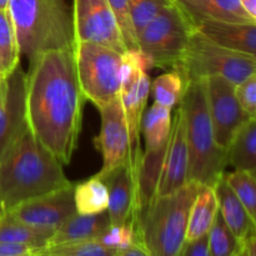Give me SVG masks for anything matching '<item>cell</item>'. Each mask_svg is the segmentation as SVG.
<instances>
[{"mask_svg": "<svg viewBox=\"0 0 256 256\" xmlns=\"http://www.w3.org/2000/svg\"><path fill=\"white\" fill-rule=\"evenodd\" d=\"M178 256H209L208 250V235L194 240V242H185L182 252Z\"/></svg>", "mask_w": 256, "mask_h": 256, "instance_id": "obj_35", "label": "cell"}, {"mask_svg": "<svg viewBox=\"0 0 256 256\" xmlns=\"http://www.w3.org/2000/svg\"><path fill=\"white\" fill-rule=\"evenodd\" d=\"M194 29L182 9L172 2L138 34V49L149 58L152 66L175 70Z\"/></svg>", "mask_w": 256, "mask_h": 256, "instance_id": "obj_8", "label": "cell"}, {"mask_svg": "<svg viewBox=\"0 0 256 256\" xmlns=\"http://www.w3.org/2000/svg\"><path fill=\"white\" fill-rule=\"evenodd\" d=\"M108 186L99 176L75 184L74 202L78 214H99L108 209Z\"/></svg>", "mask_w": 256, "mask_h": 256, "instance_id": "obj_23", "label": "cell"}, {"mask_svg": "<svg viewBox=\"0 0 256 256\" xmlns=\"http://www.w3.org/2000/svg\"><path fill=\"white\" fill-rule=\"evenodd\" d=\"M9 0H0V9H6Z\"/></svg>", "mask_w": 256, "mask_h": 256, "instance_id": "obj_38", "label": "cell"}, {"mask_svg": "<svg viewBox=\"0 0 256 256\" xmlns=\"http://www.w3.org/2000/svg\"><path fill=\"white\" fill-rule=\"evenodd\" d=\"M224 178L232 192H235L242 204L246 209L254 222H256V184L255 172L235 170L232 172H224Z\"/></svg>", "mask_w": 256, "mask_h": 256, "instance_id": "obj_28", "label": "cell"}, {"mask_svg": "<svg viewBox=\"0 0 256 256\" xmlns=\"http://www.w3.org/2000/svg\"><path fill=\"white\" fill-rule=\"evenodd\" d=\"M218 210L219 208L212 186L200 185L196 198L190 208L185 242H194L208 235L216 216Z\"/></svg>", "mask_w": 256, "mask_h": 256, "instance_id": "obj_20", "label": "cell"}, {"mask_svg": "<svg viewBox=\"0 0 256 256\" xmlns=\"http://www.w3.org/2000/svg\"><path fill=\"white\" fill-rule=\"evenodd\" d=\"M98 110L102 116V128L94 144L102 156L99 174H105L120 165L129 164V132L120 95Z\"/></svg>", "mask_w": 256, "mask_h": 256, "instance_id": "obj_11", "label": "cell"}, {"mask_svg": "<svg viewBox=\"0 0 256 256\" xmlns=\"http://www.w3.org/2000/svg\"><path fill=\"white\" fill-rule=\"evenodd\" d=\"M35 256H60V255H55V254H50V252H39V254H36Z\"/></svg>", "mask_w": 256, "mask_h": 256, "instance_id": "obj_39", "label": "cell"}, {"mask_svg": "<svg viewBox=\"0 0 256 256\" xmlns=\"http://www.w3.org/2000/svg\"><path fill=\"white\" fill-rule=\"evenodd\" d=\"M228 165L235 170L255 172L256 169V119L248 120L236 132L226 149Z\"/></svg>", "mask_w": 256, "mask_h": 256, "instance_id": "obj_21", "label": "cell"}, {"mask_svg": "<svg viewBox=\"0 0 256 256\" xmlns=\"http://www.w3.org/2000/svg\"><path fill=\"white\" fill-rule=\"evenodd\" d=\"M172 110L154 102L142 120L145 150L158 149L166 144L172 129Z\"/></svg>", "mask_w": 256, "mask_h": 256, "instance_id": "obj_24", "label": "cell"}, {"mask_svg": "<svg viewBox=\"0 0 256 256\" xmlns=\"http://www.w3.org/2000/svg\"><path fill=\"white\" fill-rule=\"evenodd\" d=\"M74 58L85 99L100 108L119 96L122 54L96 42H76Z\"/></svg>", "mask_w": 256, "mask_h": 256, "instance_id": "obj_7", "label": "cell"}, {"mask_svg": "<svg viewBox=\"0 0 256 256\" xmlns=\"http://www.w3.org/2000/svg\"><path fill=\"white\" fill-rule=\"evenodd\" d=\"M182 9L192 26L202 22H256L244 9L240 0H172Z\"/></svg>", "mask_w": 256, "mask_h": 256, "instance_id": "obj_16", "label": "cell"}, {"mask_svg": "<svg viewBox=\"0 0 256 256\" xmlns=\"http://www.w3.org/2000/svg\"><path fill=\"white\" fill-rule=\"evenodd\" d=\"M189 150L186 142V125L184 112L178 108L172 120L169 142L162 162V174L156 186V196H165L182 189L188 182Z\"/></svg>", "mask_w": 256, "mask_h": 256, "instance_id": "obj_13", "label": "cell"}, {"mask_svg": "<svg viewBox=\"0 0 256 256\" xmlns=\"http://www.w3.org/2000/svg\"><path fill=\"white\" fill-rule=\"evenodd\" d=\"M42 250L18 242H0V256H35Z\"/></svg>", "mask_w": 256, "mask_h": 256, "instance_id": "obj_34", "label": "cell"}, {"mask_svg": "<svg viewBox=\"0 0 256 256\" xmlns=\"http://www.w3.org/2000/svg\"><path fill=\"white\" fill-rule=\"evenodd\" d=\"M240 4H242V9L256 20V0H240Z\"/></svg>", "mask_w": 256, "mask_h": 256, "instance_id": "obj_37", "label": "cell"}, {"mask_svg": "<svg viewBox=\"0 0 256 256\" xmlns=\"http://www.w3.org/2000/svg\"><path fill=\"white\" fill-rule=\"evenodd\" d=\"M108 2H109L115 22L119 26L120 32H122L126 50H139L138 49L136 32H135L132 18H130L128 0H108Z\"/></svg>", "mask_w": 256, "mask_h": 256, "instance_id": "obj_31", "label": "cell"}, {"mask_svg": "<svg viewBox=\"0 0 256 256\" xmlns=\"http://www.w3.org/2000/svg\"><path fill=\"white\" fill-rule=\"evenodd\" d=\"M42 252L60 256H116L120 250L106 246L94 239L52 245V246L45 248Z\"/></svg>", "mask_w": 256, "mask_h": 256, "instance_id": "obj_29", "label": "cell"}, {"mask_svg": "<svg viewBox=\"0 0 256 256\" xmlns=\"http://www.w3.org/2000/svg\"><path fill=\"white\" fill-rule=\"evenodd\" d=\"M208 108L218 146L226 150L238 130L252 116L240 106L235 96V85L215 75L205 79Z\"/></svg>", "mask_w": 256, "mask_h": 256, "instance_id": "obj_10", "label": "cell"}, {"mask_svg": "<svg viewBox=\"0 0 256 256\" xmlns=\"http://www.w3.org/2000/svg\"><path fill=\"white\" fill-rule=\"evenodd\" d=\"M185 82L182 75L176 70L160 75L154 80L150 89L152 92L154 102L172 110L175 105L180 102L182 94L185 92Z\"/></svg>", "mask_w": 256, "mask_h": 256, "instance_id": "obj_27", "label": "cell"}, {"mask_svg": "<svg viewBox=\"0 0 256 256\" xmlns=\"http://www.w3.org/2000/svg\"><path fill=\"white\" fill-rule=\"evenodd\" d=\"M4 212H4V210L2 209V206H0V215H2V214H4Z\"/></svg>", "mask_w": 256, "mask_h": 256, "instance_id": "obj_41", "label": "cell"}, {"mask_svg": "<svg viewBox=\"0 0 256 256\" xmlns=\"http://www.w3.org/2000/svg\"><path fill=\"white\" fill-rule=\"evenodd\" d=\"M96 240L106 246L114 248L116 250L125 249V248L130 246L132 242H138L134 222H128V224L120 225V226L110 225Z\"/></svg>", "mask_w": 256, "mask_h": 256, "instance_id": "obj_32", "label": "cell"}, {"mask_svg": "<svg viewBox=\"0 0 256 256\" xmlns=\"http://www.w3.org/2000/svg\"><path fill=\"white\" fill-rule=\"evenodd\" d=\"M20 64V50L16 32L9 12L0 9V76L12 74Z\"/></svg>", "mask_w": 256, "mask_h": 256, "instance_id": "obj_25", "label": "cell"}, {"mask_svg": "<svg viewBox=\"0 0 256 256\" xmlns=\"http://www.w3.org/2000/svg\"><path fill=\"white\" fill-rule=\"evenodd\" d=\"M55 232L39 229L20 222L10 212L0 215V242H18L42 250L48 248Z\"/></svg>", "mask_w": 256, "mask_h": 256, "instance_id": "obj_22", "label": "cell"}, {"mask_svg": "<svg viewBox=\"0 0 256 256\" xmlns=\"http://www.w3.org/2000/svg\"><path fill=\"white\" fill-rule=\"evenodd\" d=\"M6 10L29 62L49 50H74L72 12L64 0H9Z\"/></svg>", "mask_w": 256, "mask_h": 256, "instance_id": "obj_3", "label": "cell"}, {"mask_svg": "<svg viewBox=\"0 0 256 256\" xmlns=\"http://www.w3.org/2000/svg\"><path fill=\"white\" fill-rule=\"evenodd\" d=\"M109 226L110 219L106 210L99 214H78L76 212L59 229L55 230L48 246L98 239Z\"/></svg>", "mask_w": 256, "mask_h": 256, "instance_id": "obj_19", "label": "cell"}, {"mask_svg": "<svg viewBox=\"0 0 256 256\" xmlns=\"http://www.w3.org/2000/svg\"><path fill=\"white\" fill-rule=\"evenodd\" d=\"M85 102L74 50H49L29 62L26 122L32 135L62 165L70 164L78 146Z\"/></svg>", "mask_w": 256, "mask_h": 256, "instance_id": "obj_1", "label": "cell"}, {"mask_svg": "<svg viewBox=\"0 0 256 256\" xmlns=\"http://www.w3.org/2000/svg\"><path fill=\"white\" fill-rule=\"evenodd\" d=\"M212 189L216 196L220 215L235 236L244 244L252 235L255 234L256 222L248 214L244 205L225 180L224 174L215 182Z\"/></svg>", "mask_w": 256, "mask_h": 256, "instance_id": "obj_18", "label": "cell"}, {"mask_svg": "<svg viewBox=\"0 0 256 256\" xmlns=\"http://www.w3.org/2000/svg\"><path fill=\"white\" fill-rule=\"evenodd\" d=\"M116 256H150V254L148 252V250L145 249L142 242H135L130 246L120 250Z\"/></svg>", "mask_w": 256, "mask_h": 256, "instance_id": "obj_36", "label": "cell"}, {"mask_svg": "<svg viewBox=\"0 0 256 256\" xmlns=\"http://www.w3.org/2000/svg\"><path fill=\"white\" fill-rule=\"evenodd\" d=\"M72 12L75 42H92L120 54L126 52L108 0H74Z\"/></svg>", "mask_w": 256, "mask_h": 256, "instance_id": "obj_9", "label": "cell"}, {"mask_svg": "<svg viewBox=\"0 0 256 256\" xmlns=\"http://www.w3.org/2000/svg\"><path fill=\"white\" fill-rule=\"evenodd\" d=\"M235 96L249 116L256 118V74L235 85Z\"/></svg>", "mask_w": 256, "mask_h": 256, "instance_id": "obj_33", "label": "cell"}, {"mask_svg": "<svg viewBox=\"0 0 256 256\" xmlns=\"http://www.w3.org/2000/svg\"><path fill=\"white\" fill-rule=\"evenodd\" d=\"M242 246L244 244L229 229L218 210L214 222L208 232L209 256H238Z\"/></svg>", "mask_w": 256, "mask_h": 256, "instance_id": "obj_26", "label": "cell"}, {"mask_svg": "<svg viewBox=\"0 0 256 256\" xmlns=\"http://www.w3.org/2000/svg\"><path fill=\"white\" fill-rule=\"evenodd\" d=\"M2 76H0V84H2Z\"/></svg>", "mask_w": 256, "mask_h": 256, "instance_id": "obj_42", "label": "cell"}, {"mask_svg": "<svg viewBox=\"0 0 256 256\" xmlns=\"http://www.w3.org/2000/svg\"><path fill=\"white\" fill-rule=\"evenodd\" d=\"M74 186L72 182L62 189L22 202L6 212L28 225L55 232L76 214Z\"/></svg>", "mask_w": 256, "mask_h": 256, "instance_id": "obj_12", "label": "cell"}, {"mask_svg": "<svg viewBox=\"0 0 256 256\" xmlns=\"http://www.w3.org/2000/svg\"><path fill=\"white\" fill-rule=\"evenodd\" d=\"M195 29L220 46L256 56V22H202Z\"/></svg>", "mask_w": 256, "mask_h": 256, "instance_id": "obj_17", "label": "cell"}, {"mask_svg": "<svg viewBox=\"0 0 256 256\" xmlns=\"http://www.w3.org/2000/svg\"><path fill=\"white\" fill-rule=\"evenodd\" d=\"M172 0H128L132 26L138 34Z\"/></svg>", "mask_w": 256, "mask_h": 256, "instance_id": "obj_30", "label": "cell"}, {"mask_svg": "<svg viewBox=\"0 0 256 256\" xmlns=\"http://www.w3.org/2000/svg\"><path fill=\"white\" fill-rule=\"evenodd\" d=\"M179 106L184 112L189 150L188 182L214 186L228 166L226 150L218 146L208 108L205 79L188 82Z\"/></svg>", "mask_w": 256, "mask_h": 256, "instance_id": "obj_4", "label": "cell"}, {"mask_svg": "<svg viewBox=\"0 0 256 256\" xmlns=\"http://www.w3.org/2000/svg\"><path fill=\"white\" fill-rule=\"evenodd\" d=\"M108 186V214L110 225H120L134 222L136 212V196L132 182L129 164L120 165L112 172L99 174Z\"/></svg>", "mask_w": 256, "mask_h": 256, "instance_id": "obj_15", "label": "cell"}, {"mask_svg": "<svg viewBox=\"0 0 256 256\" xmlns=\"http://www.w3.org/2000/svg\"><path fill=\"white\" fill-rule=\"evenodd\" d=\"M200 189L199 182H188L182 189L156 196L134 222L138 242L150 256H178L186 238L189 212Z\"/></svg>", "mask_w": 256, "mask_h": 256, "instance_id": "obj_5", "label": "cell"}, {"mask_svg": "<svg viewBox=\"0 0 256 256\" xmlns=\"http://www.w3.org/2000/svg\"><path fill=\"white\" fill-rule=\"evenodd\" d=\"M238 256H245V250H244V246H242V252H239V255H238Z\"/></svg>", "mask_w": 256, "mask_h": 256, "instance_id": "obj_40", "label": "cell"}, {"mask_svg": "<svg viewBox=\"0 0 256 256\" xmlns=\"http://www.w3.org/2000/svg\"><path fill=\"white\" fill-rule=\"evenodd\" d=\"M175 70L182 75L185 86L192 80L215 75L238 85L250 75L256 74V56L220 46L194 29L182 62Z\"/></svg>", "mask_w": 256, "mask_h": 256, "instance_id": "obj_6", "label": "cell"}, {"mask_svg": "<svg viewBox=\"0 0 256 256\" xmlns=\"http://www.w3.org/2000/svg\"><path fill=\"white\" fill-rule=\"evenodd\" d=\"M70 184L62 162L42 146L26 122L0 158L2 209L10 212Z\"/></svg>", "mask_w": 256, "mask_h": 256, "instance_id": "obj_2", "label": "cell"}, {"mask_svg": "<svg viewBox=\"0 0 256 256\" xmlns=\"http://www.w3.org/2000/svg\"><path fill=\"white\" fill-rule=\"evenodd\" d=\"M25 88L26 72L20 64L0 84V158L26 124Z\"/></svg>", "mask_w": 256, "mask_h": 256, "instance_id": "obj_14", "label": "cell"}]
</instances>
